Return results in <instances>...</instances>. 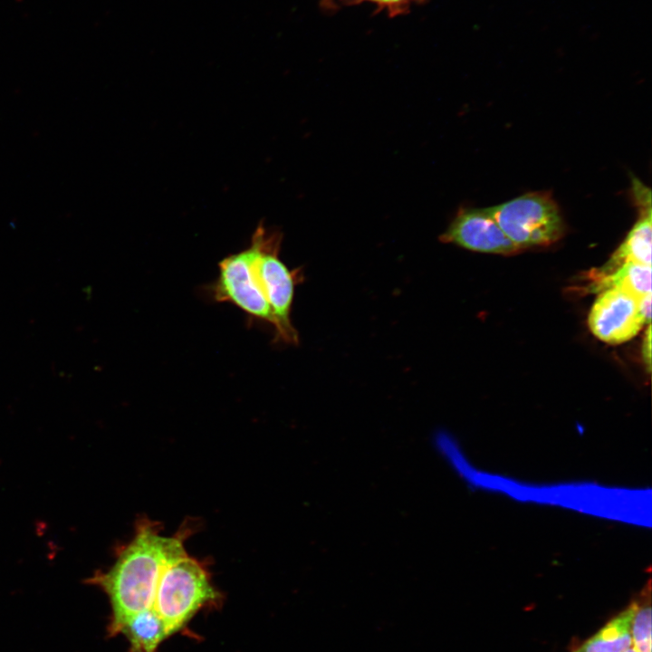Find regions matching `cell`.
<instances>
[{
    "label": "cell",
    "instance_id": "6da1fadb",
    "mask_svg": "<svg viewBox=\"0 0 652 652\" xmlns=\"http://www.w3.org/2000/svg\"><path fill=\"white\" fill-rule=\"evenodd\" d=\"M190 527L176 534H161L159 523L142 518L136 523L132 539L117 550L113 564L88 579L108 596L111 616L110 637L120 634L134 615L153 608L158 582L168 560L185 547Z\"/></svg>",
    "mask_w": 652,
    "mask_h": 652
},
{
    "label": "cell",
    "instance_id": "7a4b0ae2",
    "mask_svg": "<svg viewBox=\"0 0 652 652\" xmlns=\"http://www.w3.org/2000/svg\"><path fill=\"white\" fill-rule=\"evenodd\" d=\"M222 595L203 561L186 548L173 554L160 574L153 609L169 635L182 629L202 609L217 606Z\"/></svg>",
    "mask_w": 652,
    "mask_h": 652
},
{
    "label": "cell",
    "instance_id": "3957f363",
    "mask_svg": "<svg viewBox=\"0 0 652 652\" xmlns=\"http://www.w3.org/2000/svg\"><path fill=\"white\" fill-rule=\"evenodd\" d=\"M281 242V233L269 232L259 225L250 244L251 270L258 290L272 310L277 338L296 344L298 334L291 321V310L297 274L279 258Z\"/></svg>",
    "mask_w": 652,
    "mask_h": 652
},
{
    "label": "cell",
    "instance_id": "277c9868",
    "mask_svg": "<svg viewBox=\"0 0 652 652\" xmlns=\"http://www.w3.org/2000/svg\"><path fill=\"white\" fill-rule=\"evenodd\" d=\"M503 232L519 248L557 242L565 225L560 208L548 192H531L488 208Z\"/></svg>",
    "mask_w": 652,
    "mask_h": 652
},
{
    "label": "cell",
    "instance_id": "5b68a950",
    "mask_svg": "<svg viewBox=\"0 0 652 652\" xmlns=\"http://www.w3.org/2000/svg\"><path fill=\"white\" fill-rule=\"evenodd\" d=\"M253 250L230 254L219 264V273L210 286L211 297L218 302H230L250 317L274 324L272 310L258 290L251 270Z\"/></svg>",
    "mask_w": 652,
    "mask_h": 652
},
{
    "label": "cell",
    "instance_id": "8992f818",
    "mask_svg": "<svg viewBox=\"0 0 652 652\" xmlns=\"http://www.w3.org/2000/svg\"><path fill=\"white\" fill-rule=\"evenodd\" d=\"M588 323L597 338L609 344L632 339L645 324L638 299L618 289L600 292L590 312Z\"/></svg>",
    "mask_w": 652,
    "mask_h": 652
},
{
    "label": "cell",
    "instance_id": "52a82bcc",
    "mask_svg": "<svg viewBox=\"0 0 652 652\" xmlns=\"http://www.w3.org/2000/svg\"><path fill=\"white\" fill-rule=\"evenodd\" d=\"M439 239L481 253L512 254L521 250L503 232L488 208L460 209Z\"/></svg>",
    "mask_w": 652,
    "mask_h": 652
},
{
    "label": "cell",
    "instance_id": "ba28073f",
    "mask_svg": "<svg viewBox=\"0 0 652 652\" xmlns=\"http://www.w3.org/2000/svg\"><path fill=\"white\" fill-rule=\"evenodd\" d=\"M651 208L640 210L638 221L609 261L602 268L593 272L600 274L609 273L626 263L651 266Z\"/></svg>",
    "mask_w": 652,
    "mask_h": 652
},
{
    "label": "cell",
    "instance_id": "9c48e42d",
    "mask_svg": "<svg viewBox=\"0 0 652 652\" xmlns=\"http://www.w3.org/2000/svg\"><path fill=\"white\" fill-rule=\"evenodd\" d=\"M590 291L603 292L618 289L639 299L651 293V266L636 263H626L615 271L600 274H590Z\"/></svg>",
    "mask_w": 652,
    "mask_h": 652
},
{
    "label": "cell",
    "instance_id": "30bf717a",
    "mask_svg": "<svg viewBox=\"0 0 652 652\" xmlns=\"http://www.w3.org/2000/svg\"><path fill=\"white\" fill-rule=\"evenodd\" d=\"M129 643V652H156L160 643L169 637L166 627L153 609L143 610L121 627Z\"/></svg>",
    "mask_w": 652,
    "mask_h": 652
},
{
    "label": "cell",
    "instance_id": "8fae6325",
    "mask_svg": "<svg viewBox=\"0 0 652 652\" xmlns=\"http://www.w3.org/2000/svg\"><path fill=\"white\" fill-rule=\"evenodd\" d=\"M635 605L611 618L578 649L580 652H623L632 646L631 622Z\"/></svg>",
    "mask_w": 652,
    "mask_h": 652
},
{
    "label": "cell",
    "instance_id": "7c38bea8",
    "mask_svg": "<svg viewBox=\"0 0 652 652\" xmlns=\"http://www.w3.org/2000/svg\"><path fill=\"white\" fill-rule=\"evenodd\" d=\"M634 601L635 609L631 622L632 647L638 652H651V605L650 591Z\"/></svg>",
    "mask_w": 652,
    "mask_h": 652
},
{
    "label": "cell",
    "instance_id": "4fadbf2b",
    "mask_svg": "<svg viewBox=\"0 0 652 652\" xmlns=\"http://www.w3.org/2000/svg\"><path fill=\"white\" fill-rule=\"evenodd\" d=\"M374 3L379 10L385 11L389 16L406 14L413 5L425 0H368Z\"/></svg>",
    "mask_w": 652,
    "mask_h": 652
},
{
    "label": "cell",
    "instance_id": "5bb4252c",
    "mask_svg": "<svg viewBox=\"0 0 652 652\" xmlns=\"http://www.w3.org/2000/svg\"><path fill=\"white\" fill-rule=\"evenodd\" d=\"M638 310L645 323L650 324L651 319V293L638 299Z\"/></svg>",
    "mask_w": 652,
    "mask_h": 652
},
{
    "label": "cell",
    "instance_id": "9a60e30c",
    "mask_svg": "<svg viewBox=\"0 0 652 652\" xmlns=\"http://www.w3.org/2000/svg\"><path fill=\"white\" fill-rule=\"evenodd\" d=\"M642 355L644 359V362L647 366V369L649 371L651 368V327L650 324L647 325V329L646 331V335L644 338L643 347H642Z\"/></svg>",
    "mask_w": 652,
    "mask_h": 652
},
{
    "label": "cell",
    "instance_id": "2e32d148",
    "mask_svg": "<svg viewBox=\"0 0 652 652\" xmlns=\"http://www.w3.org/2000/svg\"><path fill=\"white\" fill-rule=\"evenodd\" d=\"M323 1L325 3L326 6L333 7L334 5H354V4L360 3L365 0H323Z\"/></svg>",
    "mask_w": 652,
    "mask_h": 652
},
{
    "label": "cell",
    "instance_id": "e0dca14e",
    "mask_svg": "<svg viewBox=\"0 0 652 652\" xmlns=\"http://www.w3.org/2000/svg\"><path fill=\"white\" fill-rule=\"evenodd\" d=\"M623 652H638L632 646Z\"/></svg>",
    "mask_w": 652,
    "mask_h": 652
},
{
    "label": "cell",
    "instance_id": "ac0fdd59",
    "mask_svg": "<svg viewBox=\"0 0 652 652\" xmlns=\"http://www.w3.org/2000/svg\"><path fill=\"white\" fill-rule=\"evenodd\" d=\"M574 652H580V651H579V650H576V651H574Z\"/></svg>",
    "mask_w": 652,
    "mask_h": 652
}]
</instances>
